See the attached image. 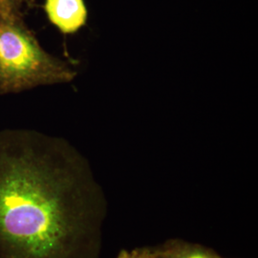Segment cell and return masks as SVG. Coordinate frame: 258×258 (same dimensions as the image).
Here are the masks:
<instances>
[{"instance_id": "7a4b0ae2", "label": "cell", "mask_w": 258, "mask_h": 258, "mask_svg": "<svg viewBox=\"0 0 258 258\" xmlns=\"http://www.w3.org/2000/svg\"><path fill=\"white\" fill-rule=\"evenodd\" d=\"M78 72L48 53L20 15L0 12V95L73 82Z\"/></svg>"}, {"instance_id": "5b68a950", "label": "cell", "mask_w": 258, "mask_h": 258, "mask_svg": "<svg viewBox=\"0 0 258 258\" xmlns=\"http://www.w3.org/2000/svg\"><path fill=\"white\" fill-rule=\"evenodd\" d=\"M117 258H158L152 247H144L137 249H122Z\"/></svg>"}, {"instance_id": "6da1fadb", "label": "cell", "mask_w": 258, "mask_h": 258, "mask_svg": "<svg viewBox=\"0 0 258 258\" xmlns=\"http://www.w3.org/2000/svg\"><path fill=\"white\" fill-rule=\"evenodd\" d=\"M107 212L88 160L68 141L0 131V258H100Z\"/></svg>"}, {"instance_id": "8992f818", "label": "cell", "mask_w": 258, "mask_h": 258, "mask_svg": "<svg viewBox=\"0 0 258 258\" xmlns=\"http://www.w3.org/2000/svg\"><path fill=\"white\" fill-rule=\"evenodd\" d=\"M29 1L30 0H0V12L12 15H20L21 6Z\"/></svg>"}, {"instance_id": "3957f363", "label": "cell", "mask_w": 258, "mask_h": 258, "mask_svg": "<svg viewBox=\"0 0 258 258\" xmlns=\"http://www.w3.org/2000/svg\"><path fill=\"white\" fill-rule=\"evenodd\" d=\"M49 21L63 35H73L84 27L88 11L84 0H45Z\"/></svg>"}, {"instance_id": "277c9868", "label": "cell", "mask_w": 258, "mask_h": 258, "mask_svg": "<svg viewBox=\"0 0 258 258\" xmlns=\"http://www.w3.org/2000/svg\"><path fill=\"white\" fill-rule=\"evenodd\" d=\"M152 248L158 258H224L214 249L178 238L166 240Z\"/></svg>"}]
</instances>
